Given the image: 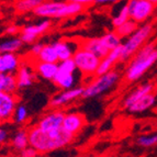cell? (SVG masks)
<instances>
[{
  "label": "cell",
  "instance_id": "cell-22",
  "mask_svg": "<svg viewBox=\"0 0 157 157\" xmlns=\"http://www.w3.org/2000/svg\"><path fill=\"white\" fill-rule=\"evenodd\" d=\"M18 89L16 74L0 71V91L16 94Z\"/></svg>",
  "mask_w": 157,
  "mask_h": 157
},
{
  "label": "cell",
  "instance_id": "cell-1",
  "mask_svg": "<svg viewBox=\"0 0 157 157\" xmlns=\"http://www.w3.org/2000/svg\"><path fill=\"white\" fill-rule=\"evenodd\" d=\"M75 135L67 133L63 128L55 132H45L36 125L29 128V142L40 153V155L48 154L71 144Z\"/></svg>",
  "mask_w": 157,
  "mask_h": 157
},
{
  "label": "cell",
  "instance_id": "cell-19",
  "mask_svg": "<svg viewBox=\"0 0 157 157\" xmlns=\"http://www.w3.org/2000/svg\"><path fill=\"white\" fill-rule=\"evenodd\" d=\"M29 145V128H19L18 131L14 132L10 140V146L13 151L19 153Z\"/></svg>",
  "mask_w": 157,
  "mask_h": 157
},
{
  "label": "cell",
  "instance_id": "cell-34",
  "mask_svg": "<svg viewBox=\"0 0 157 157\" xmlns=\"http://www.w3.org/2000/svg\"><path fill=\"white\" fill-rule=\"evenodd\" d=\"M9 131L5 126H2V124L0 125V146L3 145L5 143H7V141L9 140Z\"/></svg>",
  "mask_w": 157,
  "mask_h": 157
},
{
  "label": "cell",
  "instance_id": "cell-8",
  "mask_svg": "<svg viewBox=\"0 0 157 157\" xmlns=\"http://www.w3.org/2000/svg\"><path fill=\"white\" fill-rule=\"evenodd\" d=\"M65 112L60 109H55L48 111L39 119L36 126L45 132H55L63 128V121Z\"/></svg>",
  "mask_w": 157,
  "mask_h": 157
},
{
  "label": "cell",
  "instance_id": "cell-18",
  "mask_svg": "<svg viewBox=\"0 0 157 157\" xmlns=\"http://www.w3.org/2000/svg\"><path fill=\"white\" fill-rule=\"evenodd\" d=\"M80 46L86 48V50L90 51V52H92L94 54L99 56L100 58L105 57L108 53L110 52V51L107 48V46L105 45V43H103V41L101 40V37H90V39H86L81 42Z\"/></svg>",
  "mask_w": 157,
  "mask_h": 157
},
{
  "label": "cell",
  "instance_id": "cell-28",
  "mask_svg": "<svg viewBox=\"0 0 157 157\" xmlns=\"http://www.w3.org/2000/svg\"><path fill=\"white\" fill-rule=\"evenodd\" d=\"M44 0H18L16 3V10L19 13H26L33 11Z\"/></svg>",
  "mask_w": 157,
  "mask_h": 157
},
{
  "label": "cell",
  "instance_id": "cell-31",
  "mask_svg": "<svg viewBox=\"0 0 157 157\" xmlns=\"http://www.w3.org/2000/svg\"><path fill=\"white\" fill-rule=\"evenodd\" d=\"M136 144L144 148H151L157 145V133L149 135H141L136 139Z\"/></svg>",
  "mask_w": 157,
  "mask_h": 157
},
{
  "label": "cell",
  "instance_id": "cell-10",
  "mask_svg": "<svg viewBox=\"0 0 157 157\" xmlns=\"http://www.w3.org/2000/svg\"><path fill=\"white\" fill-rule=\"evenodd\" d=\"M82 94H84V86H75L71 89H65L51 99L50 105L55 109H59L60 107H64L82 97Z\"/></svg>",
  "mask_w": 157,
  "mask_h": 157
},
{
  "label": "cell",
  "instance_id": "cell-9",
  "mask_svg": "<svg viewBox=\"0 0 157 157\" xmlns=\"http://www.w3.org/2000/svg\"><path fill=\"white\" fill-rule=\"evenodd\" d=\"M51 23L50 20H43V21L39 22V23H33L25 25L24 28H22L20 31V37L24 42V44L31 45L32 43L36 42V40L39 39V36L43 35L45 32H47L51 29Z\"/></svg>",
  "mask_w": 157,
  "mask_h": 157
},
{
  "label": "cell",
  "instance_id": "cell-3",
  "mask_svg": "<svg viewBox=\"0 0 157 157\" xmlns=\"http://www.w3.org/2000/svg\"><path fill=\"white\" fill-rule=\"evenodd\" d=\"M85 6L66 0H44L34 9V16L43 19H64L77 16L85 10Z\"/></svg>",
  "mask_w": 157,
  "mask_h": 157
},
{
  "label": "cell",
  "instance_id": "cell-6",
  "mask_svg": "<svg viewBox=\"0 0 157 157\" xmlns=\"http://www.w3.org/2000/svg\"><path fill=\"white\" fill-rule=\"evenodd\" d=\"M73 59L77 66V69L86 77L96 76L98 66L101 58L90 51L79 46L74 53Z\"/></svg>",
  "mask_w": 157,
  "mask_h": 157
},
{
  "label": "cell",
  "instance_id": "cell-20",
  "mask_svg": "<svg viewBox=\"0 0 157 157\" xmlns=\"http://www.w3.org/2000/svg\"><path fill=\"white\" fill-rule=\"evenodd\" d=\"M154 91V84L152 82H147V84H143L141 86H139L134 91H132L131 94H128V97L124 99L123 101V108L128 109L132 103L136 101V100L141 99L142 97H144L145 94H149V92Z\"/></svg>",
  "mask_w": 157,
  "mask_h": 157
},
{
  "label": "cell",
  "instance_id": "cell-12",
  "mask_svg": "<svg viewBox=\"0 0 157 157\" xmlns=\"http://www.w3.org/2000/svg\"><path fill=\"white\" fill-rule=\"evenodd\" d=\"M86 124V119L81 113L69 112L65 113L63 121V130L67 133H71L76 136Z\"/></svg>",
  "mask_w": 157,
  "mask_h": 157
},
{
  "label": "cell",
  "instance_id": "cell-15",
  "mask_svg": "<svg viewBox=\"0 0 157 157\" xmlns=\"http://www.w3.org/2000/svg\"><path fill=\"white\" fill-rule=\"evenodd\" d=\"M120 56H121V45H119L118 47L111 50L105 57H102L100 59V64L98 66L96 75H102V74H105L108 71H110L111 69H113L115 64L120 62Z\"/></svg>",
  "mask_w": 157,
  "mask_h": 157
},
{
  "label": "cell",
  "instance_id": "cell-25",
  "mask_svg": "<svg viewBox=\"0 0 157 157\" xmlns=\"http://www.w3.org/2000/svg\"><path fill=\"white\" fill-rule=\"evenodd\" d=\"M35 59L40 60V62H48V63H58L59 62V58H58V55L53 43L44 44L42 51L40 52V54Z\"/></svg>",
  "mask_w": 157,
  "mask_h": 157
},
{
  "label": "cell",
  "instance_id": "cell-11",
  "mask_svg": "<svg viewBox=\"0 0 157 157\" xmlns=\"http://www.w3.org/2000/svg\"><path fill=\"white\" fill-rule=\"evenodd\" d=\"M18 105V97L16 94L0 91V118L3 122L12 120L13 112Z\"/></svg>",
  "mask_w": 157,
  "mask_h": 157
},
{
  "label": "cell",
  "instance_id": "cell-14",
  "mask_svg": "<svg viewBox=\"0 0 157 157\" xmlns=\"http://www.w3.org/2000/svg\"><path fill=\"white\" fill-rule=\"evenodd\" d=\"M32 66L37 76L50 81H53L58 71V63H48V62H40L33 59Z\"/></svg>",
  "mask_w": 157,
  "mask_h": 157
},
{
  "label": "cell",
  "instance_id": "cell-27",
  "mask_svg": "<svg viewBox=\"0 0 157 157\" xmlns=\"http://www.w3.org/2000/svg\"><path fill=\"white\" fill-rule=\"evenodd\" d=\"M137 28H139V24L130 19V20L125 21L124 23L121 24V25L114 28V30L122 39H126V37H128L131 34H133L134 32L136 31Z\"/></svg>",
  "mask_w": 157,
  "mask_h": 157
},
{
  "label": "cell",
  "instance_id": "cell-7",
  "mask_svg": "<svg viewBox=\"0 0 157 157\" xmlns=\"http://www.w3.org/2000/svg\"><path fill=\"white\" fill-rule=\"evenodd\" d=\"M130 13V19L141 25L153 17L155 13L156 6L153 5L148 0H128L126 1Z\"/></svg>",
  "mask_w": 157,
  "mask_h": 157
},
{
  "label": "cell",
  "instance_id": "cell-40",
  "mask_svg": "<svg viewBox=\"0 0 157 157\" xmlns=\"http://www.w3.org/2000/svg\"><path fill=\"white\" fill-rule=\"evenodd\" d=\"M0 57H1V54H0ZM0 71H1V64H0Z\"/></svg>",
  "mask_w": 157,
  "mask_h": 157
},
{
  "label": "cell",
  "instance_id": "cell-26",
  "mask_svg": "<svg viewBox=\"0 0 157 157\" xmlns=\"http://www.w3.org/2000/svg\"><path fill=\"white\" fill-rule=\"evenodd\" d=\"M101 37V40L103 41L105 45L107 46V48L109 51L113 50L115 47H118L119 45L122 44V37L119 35L117 32L114 31H110V32H107L105 33Z\"/></svg>",
  "mask_w": 157,
  "mask_h": 157
},
{
  "label": "cell",
  "instance_id": "cell-2",
  "mask_svg": "<svg viewBox=\"0 0 157 157\" xmlns=\"http://www.w3.org/2000/svg\"><path fill=\"white\" fill-rule=\"evenodd\" d=\"M157 62V48L154 43L144 44L131 58L126 67L125 80L128 82H135L144 76L146 71L153 67Z\"/></svg>",
  "mask_w": 157,
  "mask_h": 157
},
{
  "label": "cell",
  "instance_id": "cell-21",
  "mask_svg": "<svg viewBox=\"0 0 157 157\" xmlns=\"http://www.w3.org/2000/svg\"><path fill=\"white\" fill-rule=\"evenodd\" d=\"M76 73H64L57 71L55 78L53 79V82L62 90L71 89L76 86Z\"/></svg>",
  "mask_w": 157,
  "mask_h": 157
},
{
  "label": "cell",
  "instance_id": "cell-33",
  "mask_svg": "<svg viewBox=\"0 0 157 157\" xmlns=\"http://www.w3.org/2000/svg\"><path fill=\"white\" fill-rule=\"evenodd\" d=\"M19 155L22 157H36L40 155V153L33 146L29 145V146H26L24 149H22L21 152H19Z\"/></svg>",
  "mask_w": 157,
  "mask_h": 157
},
{
  "label": "cell",
  "instance_id": "cell-23",
  "mask_svg": "<svg viewBox=\"0 0 157 157\" xmlns=\"http://www.w3.org/2000/svg\"><path fill=\"white\" fill-rule=\"evenodd\" d=\"M54 47H55L56 53H57L58 58L59 60L67 59V58H71L74 56V53L75 51L78 48V47H74L73 44L68 41H64V40H59V41H56V42L53 43Z\"/></svg>",
  "mask_w": 157,
  "mask_h": 157
},
{
  "label": "cell",
  "instance_id": "cell-36",
  "mask_svg": "<svg viewBox=\"0 0 157 157\" xmlns=\"http://www.w3.org/2000/svg\"><path fill=\"white\" fill-rule=\"evenodd\" d=\"M68 2H75V3H79V5H82L85 7L90 5H94L97 2V0H66Z\"/></svg>",
  "mask_w": 157,
  "mask_h": 157
},
{
  "label": "cell",
  "instance_id": "cell-35",
  "mask_svg": "<svg viewBox=\"0 0 157 157\" xmlns=\"http://www.w3.org/2000/svg\"><path fill=\"white\" fill-rule=\"evenodd\" d=\"M20 28H19L18 25H16V24H10V25H8L7 28H6L5 30V33L8 34V35H11V36H16L17 34L20 33Z\"/></svg>",
  "mask_w": 157,
  "mask_h": 157
},
{
  "label": "cell",
  "instance_id": "cell-17",
  "mask_svg": "<svg viewBox=\"0 0 157 157\" xmlns=\"http://www.w3.org/2000/svg\"><path fill=\"white\" fill-rule=\"evenodd\" d=\"M155 102H156V94L154 92H149V94H145L144 97H142L141 99L136 100L126 110L131 113L145 112V111L149 110L151 108L154 107Z\"/></svg>",
  "mask_w": 157,
  "mask_h": 157
},
{
  "label": "cell",
  "instance_id": "cell-30",
  "mask_svg": "<svg viewBox=\"0 0 157 157\" xmlns=\"http://www.w3.org/2000/svg\"><path fill=\"white\" fill-rule=\"evenodd\" d=\"M128 20H130V13H128V5H126V2H125L120 8L118 13L112 18V21L111 22H112L113 28H117V26L121 25V24L124 23V22L128 21Z\"/></svg>",
  "mask_w": 157,
  "mask_h": 157
},
{
  "label": "cell",
  "instance_id": "cell-32",
  "mask_svg": "<svg viewBox=\"0 0 157 157\" xmlns=\"http://www.w3.org/2000/svg\"><path fill=\"white\" fill-rule=\"evenodd\" d=\"M43 46H44V43L42 42H34L31 44V47H30L29 54L33 59L37 57V55L40 54V52L42 51Z\"/></svg>",
  "mask_w": 157,
  "mask_h": 157
},
{
  "label": "cell",
  "instance_id": "cell-13",
  "mask_svg": "<svg viewBox=\"0 0 157 157\" xmlns=\"http://www.w3.org/2000/svg\"><path fill=\"white\" fill-rule=\"evenodd\" d=\"M35 75L36 74L34 71L33 66H30L29 64L22 62V64L16 73L19 89H24V88L31 87L35 79Z\"/></svg>",
  "mask_w": 157,
  "mask_h": 157
},
{
  "label": "cell",
  "instance_id": "cell-4",
  "mask_svg": "<svg viewBox=\"0 0 157 157\" xmlns=\"http://www.w3.org/2000/svg\"><path fill=\"white\" fill-rule=\"evenodd\" d=\"M154 31V26L152 23L141 24L136 31L133 34H131L128 37H126V41L121 44V56L120 62H126V60L131 59L135 53L141 48L151 37Z\"/></svg>",
  "mask_w": 157,
  "mask_h": 157
},
{
  "label": "cell",
  "instance_id": "cell-39",
  "mask_svg": "<svg viewBox=\"0 0 157 157\" xmlns=\"http://www.w3.org/2000/svg\"><path fill=\"white\" fill-rule=\"evenodd\" d=\"M3 123V120H2V119H1V118H0V125H1V124H2Z\"/></svg>",
  "mask_w": 157,
  "mask_h": 157
},
{
  "label": "cell",
  "instance_id": "cell-5",
  "mask_svg": "<svg viewBox=\"0 0 157 157\" xmlns=\"http://www.w3.org/2000/svg\"><path fill=\"white\" fill-rule=\"evenodd\" d=\"M120 77V71L117 69H111L110 71L102 75H96L86 86H84L82 98L90 99L105 94L118 84Z\"/></svg>",
  "mask_w": 157,
  "mask_h": 157
},
{
  "label": "cell",
  "instance_id": "cell-37",
  "mask_svg": "<svg viewBox=\"0 0 157 157\" xmlns=\"http://www.w3.org/2000/svg\"><path fill=\"white\" fill-rule=\"evenodd\" d=\"M121 0H97L96 5L99 6H112L115 3H119Z\"/></svg>",
  "mask_w": 157,
  "mask_h": 157
},
{
  "label": "cell",
  "instance_id": "cell-38",
  "mask_svg": "<svg viewBox=\"0 0 157 157\" xmlns=\"http://www.w3.org/2000/svg\"><path fill=\"white\" fill-rule=\"evenodd\" d=\"M148 1H151V2H152L153 5L157 6V0H148Z\"/></svg>",
  "mask_w": 157,
  "mask_h": 157
},
{
  "label": "cell",
  "instance_id": "cell-16",
  "mask_svg": "<svg viewBox=\"0 0 157 157\" xmlns=\"http://www.w3.org/2000/svg\"><path fill=\"white\" fill-rule=\"evenodd\" d=\"M22 57L17 53H3L0 57L1 64V71L3 73H12L16 74L22 64Z\"/></svg>",
  "mask_w": 157,
  "mask_h": 157
},
{
  "label": "cell",
  "instance_id": "cell-29",
  "mask_svg": "<svg viewBox=\"0 0 157 157\" xmlns=\"http://www.w3.org/2000/svg\"><path fill=\"white\" fill-rule=\"evenodd\" d=\"M29 119V111L28 108L24 105H17L16 110L13 112L12 121L17 124H23L25 123V121Z\"/></svg>",
  "mask_w": 157,
  "mask_h": 157
},
{
  "label": "cell",
  "instance_id": "cell-24",
  "mask_svg": "<svg viewBox=\"0 0 157 157\" xmlns=\"http://www.w3.org/2000/svg\"><path fill=\"white\" fill-rule=\"evenodd\" d=\"M24 46V42L20 36H13L11 39L0 42V54L3 53H18Z\"/></svg>",
  "mask_w": 157,
  "mask_h": 157
}]
</instances>
